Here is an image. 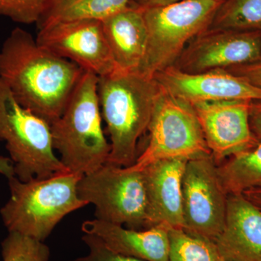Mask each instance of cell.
Wrapping results in <instances>:
<instances>
[{
  "mask_svg": "<svg viewBox=\"0 0 261 261\" xmlns=\"http://www.w3.org/2000/svg\"><path fill=\"white\" fill-rule=\"evenodd\" d=\"M84 73L19 27L0 49V79L19 104L49 124L64 112Z\"/></svg>",
  "mask_w": 261,
  "mask_h": 261,
  "instance_id": "obj_1",
  "label": "cell"
},
{
  "mask_svg": "<svg viewBox=\"0 0 261 261\" xmlns=\"http://www.w3.org/2000/svg\"><path fill=\"white\" fill-rule=\"evenodd\" d=\"M161 85L138 72L116 70L99 77L97 94L111 137L108 164L128 167L137 159V144L148 129Z\"/></svg>",
  "mask_w": 261,
  "mask_h": 261,
  "instance_id": "obj_2",
  "label": "cell"
},
{
  "mask_svg": "<svg viewBox=\"0 0 261 261\" xmlns=\"http://www.w3.org/2000/svg\"><path fill=\"white\" fill-rule=\"evenodd\" d=\"M98 79L84 71L64 112L50 124L53 147L62 163L82 176L106 164L111 152L102 128Z\"/></svg>",
  "mask_w": 261,
  "mask_h": 261,
  "instance_id": "obj_3",
  "label": "cell"
},
{
  "mask_svg": "<svg viewBox=\"0 0 261 261\" xmlns=\"http://www.w3.org/2000/svg\"><path fill=\"white\" fill-rule=\"evenodd\" d=\"M82 175L68 172L22 181L9 178V200L0 215L9 232L44 242L63 218L87 203L79 197Z\"/></svg>",
  "mask_w": 261,
  "mask_h": 261,
  "instance_id": "obj_4",
  "label": "cell"
},
{
  "mask_svg": "<svg viewBox=\"0 0 261 261\" xmlns=\"http://www.w3.org/2000/svg\"><path fill=\"white\" fill-rule=\"evenodd\" d=\"M224 0H183L142 9L147 49L138 73L149 78L173 66L194 38L210 29Z\"/></svg>",
  "mask_w": 261,
  "mask_h": 261,
  "instance_id": "obj_5",
  "label": "cell"
},
{
  "mask_svg": "<svg viewBox=\"0 0 261 261\" xmlns=\"http://www.w3.org/2000/svg\"><path fill=\"white\" fill-rule=\"evenodd\" d=\"M0 140L5 142L20 181L68 171L55 153L50 124L19 104L1 79Z\"/></svg>",
  "mask_w": 261,
  "mask_h": 261,
  "instance_id": "obj_6",
  "label": "cell"
},
{
  "mask_svg": "<svg viewBox=\"0 0 261 261\" xmlns=\"http://www.w3.org/2000/svg\"><path fill=\"white\" fill-rule=\"evenodd\" d=\"M147 132L148 143L135 163L128 166L132 170L141 171L165 160L189 161L211 154L193 106L163 88Z\"/></svg>",
  "mask_w": 261,
  "mask_h": 261,
  "instance_id": "obj_7",
  "label": "cell"
},
{
  "mask_svg": "<svg viewBox=\"0 0 261 261\" xmlns=\"http://www.w3.org/2000/svg\"><path fill=\"white\" fill-rule=\"evenodd\" d=\"M79 197L95 207L96 219L136 230L147 228V202L142 171L105 164L83 175Z\"/></svg>",
  "mask_w": 261,
  "mask_h": 261,
  "instance_id": "obj_8",
  "label": "cell"
},
{
  "mask_svg": "<svg viewBox=\"0 0 261 261\" xmlns=\"http://www.w3.org/2000/svg\"><path fill=\"white\" fill-rule=\"evenodd\" d=\"M182 194L184 229L214 242L224 228L228 194L212 154L187 161Z\"/></svg>",
  "mask_w": 261,
  "mask_h": 261,
  "instance_id": "obj_9",
  "label": "cell"
},
{
  "mask_svg": "<svg viewBox=\"0 0 261 261\" xmlns=\"http://www.w3.org/2000/svg\"><path fill=\"white\" fill-rule=\"evenodd\" d=\"M37 42L57 56L73 62L98 77L116 70L102 21L71 20L39 29Z\"/></svg>",
  "mask_w": 261,
  "mask_h": 261,
  "instance_id": "obj_10",
  "label": "cell"
},
{
  "mask_svg": "<svg viewBox=\"0 0 261 261\" xmlns=\"http://www.w3.org/2000/svg\"><path fill=\"white\" fill-rule=\"evenodd\" d=\"M261 59V32L207 29L187 44L173 66L191 74L228 70Z\"/></svg>",
  "mask_w": 261,
  "mask_h": 261,
  "instance_id": "obj_11",
  "label": "cell"
},
{
  "mask_svg": "<svg viewBox=\"0 0 261 261\" xmlns=\"http://www.w3.org/2000/svg\"><path fill=\"white\" fill-rule=\"evenodd\" d=\"M251 102L227 100L191 104L216 163L257 142L250 128Z\"/></svg>",
  "mask_w": 261,
  "mask_h": 261,
  "instance_id": "obj_12",
  "label": "cell"
},
{
  "mask_svg": "<svg viewBox=\"0 0 261 261\" xmlns=\"http://www.w3.org/2000/svg\"><path fill=\"white\" fill-rule=\"evenodd\" d=\"M154 79L168 94L190 104L227 100L261 102V89L227 70L191 74L171 66Z\"/></svg>",
  "mask_w": 261,
  "mask_h": 261,
  "instance_id": "obj_13",
  "label": "cell"
},
{
  "mask_svg": "<svg viewBox=\"0 0 261 261\" xmlns=\"http://www.w3.org/2000/svg\"><path fill=\"white\" fill-rule=\"evenodd\" d=\"M186 159H170L142 170L147 195V228H184L182 178Z\"/></svg>",
  "mask_w": 261,
  "mask_h": 261,
  "instance_id": "obj_14",
  "label": "cell"
},
{
  "mask_svg": "<svg viewBox=\"0 0 261 261\" xmlns=\"http://www.w3.org/2000/svg\"><path fill=\"white\" fill-rule=\"evenodd\" d=\"M225 261H261V211L243 194L228 195L224 228L215 240Z\"/></svg>",
  "mask_w": 261,
  "mask_h": 261,
  "instance_id": "obj_15",
  "label": "cell"
},
{
  "mask_svg": "<svg viewBox=\"0 0 261 261\" xmlns=\"http://www.w3.org/2000/svg\"><path fill=\"white\" fill-rule=\"evenodd\" d=\"M82 229L113 251L145 261H168L169 228L163 225L136 230L95 219L84 222Z\"/></svg>",
  "mask_w": 261,
  "mask_h": 261,
  "instance_id": "obj_16",
  "label": "cell"
},
{
  "mask_svg": "<svg viewBox=\"0 0 261 261\" xmlns=\"http://www.w3.org/2000/svg\"><path fill=\"white\" fill-rule=\"evenodd\" d=\"M102 23L116 70L138 72L145 58L148 37L142 10L128 5Z\"/></svg>",
  "mask_w": 261,
  "mask_h": 261,
  "instance_id": "obj_17",
  "label": "cell"
},
{
  "mask_svg": "<svg viewBox=\"0 0 261 261\" xmlns=\"http://www.w3.org/2000/svg\"><path fill=\"white\" fill-rule=\"evenodd\" d=\"M218 172L225 191L243 194L261 187V141L217 163Z\"/></svg>",
  "mask_w": 261,
  "mask_h": 261,
  "instance_id": "obj_18",
  "label": "cell"
},
{
  "mask_svg": "<svg viewBox=\"0 0 261 261\" xmlns=\"http://www.w3.org/2000/svg\"><path fill=\"white\" fill-rule=\"evenodd\" d=\"M130 0H51L37 23L39 29L58 22L92 20L103 21L129 5Z\"/></svg>",
  "mask_w": 261,
  "mask_h": 261,
  "instance_id": "obj_19",
  "label": "cell"
},
{
  "mask_svg": "<svg viewBox=\"0 0 261 261\" xmlns=\"http://www.w3.org/2000/svg\"><path fill=\"white\" fill-rule=\"evenodd\" d=\"M210 29L261 32V0H224Z\"/></svg>",
  "mask_w": 261,
  "mask_h": 261,
  "instance_id": "obj_20",
  "label": "cell"
},
{
  "mask_svg": "<svg viewBox=\"0 0 261 261\" xmlns=\"http://www.w3.org/2000/svg\"><path fill=\"white\" fill-rule=\"evenodd\" d=\"M168 261H225L214 242L187 232L184 228H169Z\"/></svg>",
  "mask_w": 261,
  "mask_h": 261,
  "instance_id": "obj_21",
  "label": "cell"
},
{
  "mask_svg": "<svg viewBox=\"0 0 261 261\" xmlns=\"http://www.w3.org/2000/svg\"><path fill=\"white\" fill-rule=\"evenodd\" d=\"M2 254L3 261H48L50 251L44 242L9 232L2 243Z\"/></svg>",
  "mask_w": 261,
  "mask_h": 261,
  "instance_id": "obj_22",
  "label": "cell"
},
{
  "mask_svg": "<svg viewBox=\"0 0 261 261\" xmlns=\"http://www.w3.org/2000/svg\"><path fill=\"white\" fill-rule=\"evenodd\" d=\"M51 0H0V16L15 23H37L47 9Z\"/></svg>",
  "mask_w": 261,
  "mask_h": 261,
  "instance_id": "obj_23",
  "label": "cell"
},
{
  "mask_svg": "<svg viewBox=\"0 0 261 261\" xmlns=\"http://www.w3.org/2000/svg\"><path fill=\"white\" fill-rule=\"evenodd\" d=\"M82 240L88 247L89 253L68 261H145L113 251L95 235L84 233Z\"/></svg>",
  "mask_w": 261,
  "mask_h": 261,
  "instance_id": "obj_24",
  "label": "cell"
},
{
  "mask_svg": "<svg viewBox=\"0 0 261 261\" xmlns=\"http://www.w3.org/2000/svg\"><path fill=\"white\" fill-rule=\"evenodd\" d=\"M227 70L243 77L250 83L261 89V59L249 64L233 67Z\"/></svg>",
  "mask_w": 261,
  "mask_h": 261,
  "instance_id": "obj_25",
  "label": "cell"
},
{
  "mask_svg": "<svg viewBox=\"0 0 261 261\" xmlns=\"http://www.w3.org/2000/svg\"><path fill=\"white\" fill-rule=\"evenodd\" d=\"M250 124L255 138L261 141V102H252L250 104Z\"/></svg>",
  "mask_w": 261,
  "mask_h": 261,
  "instance_id": "obj_26",
  "label": "cell"
},
{
  "mask_svg": "<svg viewBox=\"0 0 261 261\" xmlns=\"http://www.w3.org/2000/svg\"><path fill=\"white\" fill-rule=\"evenodd\" d=\"M180 1H183V0H130L129 5L140 9H145V8L172 4Z\"/></svg>",
  "mask_w": 261,
  "mask_h": 261,
  "instance_id": "obj_27",
  "label": "cell"
},
{
  "mask_svg": "<svg viewBox=\"0 0 261 261\" xmlns=\"http://www.w3.org/2000/svg\"><path fill=\"white\" fill-rule=\"evenodd\" d=\"M0 174L8 179L15 176L14 165L10 159L0 156Z\"/></svg>",
  "mask_w": 261,
  "mask_h": 261,
  "instance_id": "obj_28",
  "label": "cell"
},
{
  "mask_svg": "<svg viewBox=\"0 0 261 261\" xmlns=\"http://www.w3.org/2000/svg\"><path fill=\"white\" fill-rule=\"evenodd\" d=\"M243 195L261 211V187L247 190Z\"/></svg>",
  "mask_w": 261,
  "mask_h": 261,
  "instance_id": "obj_29",
  "label": "cell"
}]
</instances>
